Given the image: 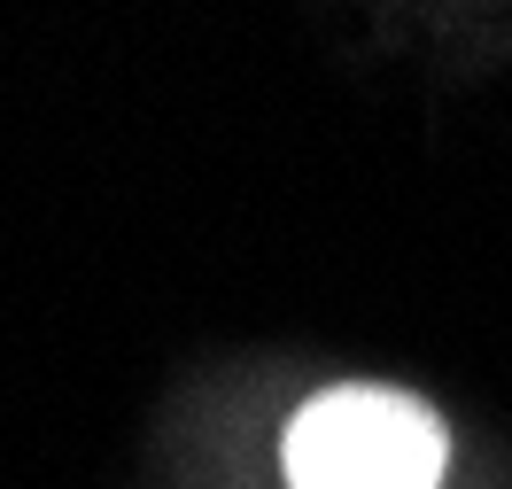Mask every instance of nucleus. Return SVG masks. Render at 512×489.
<instances>
[{"mask_svg": "<svg viewBox=\"0 0 512 489\" xmlns=\"http://www.w3.org/2000/svg\"><path fill=\"white\" fill-rule=\"evenodd\" d=\"M218 489H512L435 389L388 373H280L210 404Z\"/></svg>", "mask_w": 512, "mask_h": 489, "instance_id": "1", "label": "nucleus"}]
</instances>
